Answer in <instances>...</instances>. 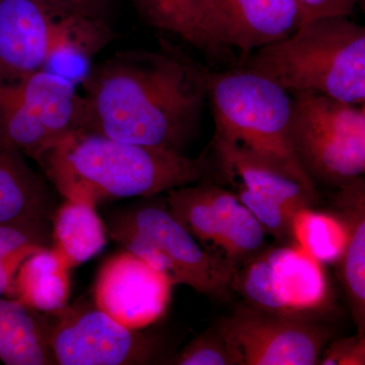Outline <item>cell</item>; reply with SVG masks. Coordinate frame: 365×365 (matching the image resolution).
I'll return each mask as SVG.
<instances>
[{
	"mask_svg": "<svg viewBox=\"0 0 365 365\" xmlns=\"http://www.w3.org/2000/svg\"><path fill=\"white\" fill-rule=\"evenodd\" d=\"M207 67L180 46L115 53L83 81V131L184 153L200 132Z\"/></svg>",
	"mask_w": 365,
	"mask_h": 365,
	"instance_id": "cell-1",
	"label": "cell"
},
{
	"mask_svg": "<svg viewBox=\"0 0 365 365\" xmlns=\"http://www.w3.org/2000/svg\"><path fill=\"white\" fill-rule=\"evenodd\" d=\"M37 163L64 198L95 206L119 199L151 198L202 181L212 170L204 153L191 158L83 130L61 137Z\"/></svg>",
	"mask_w": 365,
	"mask_h": 365,
	"instance_id": "cell-2",
	"label": "cell"
},
{
	"mask_svg": "<svg viewBox=\"0 0 365 365\" xmlns=\"http://www.w3.org/2000/svg\"><path fill=\"white\" fill-rule=\"evenodd\" d=\"M234 66L260 74L287 91L364 105L365 28L350 16H321L284 39L242 55Z\"/></svg>",
	"mask_w": 365,
	"mask_h": 365,
	"instance_id": "cell-3",
	"label": "cell"
},
{
	"mask_svg": "<svg viewBox=\"0 0 365 365\" xmlns=\"http://www.w3.org/2000/svg\"><path fill=\"white\" fill-rule=\"evenodd\" d=\"M215 138L268 169L318 190L295 157L289 134L292 98L270 79L248 69H206Z\"/></svg>",
	"mask_w": 365,
	"mask_h": 365,
	"instance_id": "cell-4",
	"label": "cell"
},
{
	"mask_svg": "<svg viewBox=\"0 0 365 365\" xmlns=\"http://www.w3.org/2000/svg\"><path fill=\"white\" fill-rule=\"evenodd\" d=\"M165 205V202H163ZM108 237L167 275L173 287L184 284L199 294L225 299L234 271L209 253L173 217L167 207L143 203L112 216Z\"/></svg>",
	"mask_w": 365,
	"mask_h": 365,
	"instance_id": "cell-5",
	"label": "cell"
},
{
	"mask_svg": "<svg viewBox=\"0 0 365 365\" xmlns=\"http://www.w3.org/2000/svg\"><path fill=\"white\" fill-rule=\"evenodd\" d=\"M288 93L292 148L314 186L336 190L364 176V104H349L309 91Z\"/></svg>",
	"mask_w": 365,
	"mask_h": 365,
	"instance_id": "cell-6",
	"label": "cell"
},
{
	"mask_svg": "<svg viewBox=\"0 0 365 365\" xmlns=\"http://www.w3.org/2000/svg\"><path fill=\"white\" fill-rule=\"evenodd\" d=\"M109 24L55 13L32 0H0V68L46 69L55 57L88 59L114 40Z\"/></svg>",
	"mask_w": 365,
	"mask_h": 365,
	"instance_id": "cell-7",
	"label": "cell"
},
{
	"mask_svg": "<svg viewBox=\"0 0 365 365\" xmlns=\"http://www.w3.org/2000/svg\"><path fill=\"white\" fill-rule=\"evenodd\" d=\"M41 318L55 364H148L158 352L157 339L127 328L97 307L74 304Z\"/></svg>",
	"mask_w": 365,
	"mask_h": 365,
	"instance_id": "cell-8",
	"label": "cell"
},
{
	"mask_svg": "<svg viewBox=\"0 0 365 365\" xmlns=\"http://www.w3.org/2000/svg\"><path fill=\"white\" fill-rule=\"evenodd\" d=\"M241 365H314L332 329L312 316L267 313L248 306L218 319Z\"/></svg>",
	"mask_w": 365,
	"mask_h": 365,
	"instance_id": "cell-9",
	"label": "cell"
},
{
	"mask_svg": "<svg viewBox=\"0 0 365 365\" xmlns=\"http://www.w3.org/2000/svg\"><path fill=\"white\" fill-rule=\"evenodd\" d=\"M209 37L230 58L284 39L306 23L297 0H201Z\"/></svg>",
	"mask_w": 365,
	"mask_h": 365,
	"instance_id": "cell-10",
	"label": "cell"
},
{
	"mask_svg": "<svg viewBox=\"0 0 365 365\" xmlns=\"http://www.w3.org/2000/svg\"><path fill=\"white\" fill-rule=\"evenodd\" d=\"M172 287L165 274L125 250L101 268L93 299L98 309L122 325L141 330L167 312Z\"/></svg>",
	"mask_w": 365,
	"mask_h": 365,
	"instance_id": "cell-11",
	"label": "cell"
},
{
	"mask_svg": "<svg viewBox=\"0 0 365 365\" xmlns=\"http://www.w3.org/2000/svg\"><path fill=\"white\" fill-rule=\"evenodd\" d=\"M56 209L44 180L28 165L25 155L0 143V225L24 228L52 248Z\"/></svg>",
	"mask_w": 365,
	"mask_h": 365,
	"instance_id": "cell-12",
	"label": "cell"
},
{
	"mask_svg": "<svg viewBox=\"0 0 365 365\" xmlns=\"http://www.w3.org/2000/svg\"><path fill=\"white\" fill-rule=\"evenodd\" d=\"M275 294L287 314L314 316L328 307L330 287L323 264L299 246L279 244L267 247Z\"/></svg>",
	"mask_w": 365,
	"mask_h": 365,
	"instance_id": "cell-13",
	"label": "cell"
},
{
	"mask_svg": "<svg viewBox=\"0 0 365 365\" xmlns=\"http://www.w3.org/2000/svg\"><path fill=\"white\" fill-rule=\"evenodd\" d=\"M333 203L347 227V242L338 261L339 278L357 332L365 333L364 176L336 189Z\"/></svg>",
	"mask_w": 365,
	"mask_h": 365,
	"instance_id": "cell-14",
	"label": "cell"
},
{
	"mask_svg": "<svg viewBox=\"0 0 365 365\" xmlns=\"http://www.w3.org/2000/svg\"><path fill=\"white\" fill-rule=\"evenodd\" d=\"M215 167L223 180H234L245 187L275 199L292 213L313 208L319 200V190H312L289 178L253 162L213 137Z\"/></svg>",
	"mask_w": 365,
	"mask_h": 365,
	"instance_id": "cell-15",
	"label": "cell"
},
{
	"mask_svg": "<svg viewBox=\"0 0 365 365\" xmlns=\"http://www.w3.org/2000/svg\"><path fill=\"white\" fill-rule=\"evenodd\" d=\"M97 206L66 199L52 220V249L69 269L97 256L107 245V227L98 216Z\"/></svg>",
	"mask_w": 365,
	"mask_h": 365,
	"instance_id": "cell-16",
	"label": "cell"
},
{
	"mask_svg": "<svg viewBox=\"0 0 365 365\" xmlns=\"http://www.w3.org/2000/svg\"><path fill=\"white\" fill-rule=\"evenodd\" d=\"M69 270L54 249L31 255L16 271L14 299L38 313L59 311L71 294Z\"/></svg>",
	"mask_w": 365,
	"mask_h": 365,
	"instance_id": "cell-17",
	"label": "cell"
},
{
	"mask_svg": "<svg viewBox=\"0 0 365 365\" xmlns=\"http://www.w3.org/2000/svg\"><path fill=\"white\" fill-rule=\"evenodd\" d=\"M211 196L220 227L217 255L235 273L246 262L267 248V234L232 190L210 182Z\"/></svg>",
	"mask_w": 365,
	"mask_h": 365,
	"instance_id": "cell-18",
	"label": "cell"
},
{
	"mask_svg": "<svg viewBox=\"0 0 365 365\" xmlns=\"http://www.w3.org/2000/svg\"><path fill=\"white\" fill-rule=\"evenodd\" d=\"M139 18L151 28L176 36L213 63L234 59L209 37L204 26L201 0H131Z\"/></svg>",
	"mask_w": 365,
	"mask_h": 365,
	"instance_id": "cell-19",
	"label": "cell"
},
{
	"mask_svg": "<svg viewBox=\"0 0 365 365\" xmlns=\"http://www.w3.org/2000/svg\"><path fill=\"white\" fill-rule=\"evenodd\" d=\"M0 361L7 365L55 364L40 314L6 297H0Z\"/></svg>",
	"mask_w": 365,
	"mask_h": 365,
	"instance_id": "cell-20",
	"label": "cell"
},
{
	"mask_svg": "<svg viewBox=\"0 0 365 365\" xmlns=\"http://www.w3.org/2000/svg\"><path fill=\"white\" fill-rule=\"evenodd\" d=\"M56 141L24 101L18 73L0 68V143L37 162Z\"/></svg>",
	"mask_w": 365,
	"mask_h": 365,
	"instance_id": "cell-21",
	"label": "cell"
},
{
	"mask_svg": "<svg viewBox=\"0 0 365 365\" xmlns=\"http://www.w3.org/2000/svg\"><path fill=\"white\" fill-rule=\"evenodd\" d=\"M165 194L163 202L173 217L202 248L218 256L222 222L213 204L210 182L202 180L195 184L170 190Z\"/></svg>",
	"mask_w": 365,
	"mask_h": 365,
	"instance_id": "cell-22",
	"label": "cell"
},
{
	"mask_svg": "<svg viewBox=\"0 0 365 365\" xmlns=\"http://www.w3.org/2000/svg\"><path fill=\"white\" fill-rule=\"evenodd\" d=\"M292 242L322 264H337L347 242V227L337 213L299 209L292 222Z\"/></svg>",
	"mask_w": 365,
	"mask_h": 365,
	"instance_id": "cell-23",
	"label": "cell"
},
{
	"mask_svg": "<svg viewBox=\"0 0 365 365\" xmlns=\"http://www.w3.org/2000/svg\"><path fill=\"white\" fill-rule=\"evenodd\" d=\"M232 186V192L254 217L258 220L266 234L279 244L292 242V222L294 213L275 199L263 195L245 187L234 180H225Z\"/></svg>",
	"mask_w": 365,
	"mask_h": 365,
	"instance_id": "cell-24",
	"label": "cell"
},
{
	"mask_svg": "<svg viewBox=\"0 0 365 365\" xmlns=\"http://www.w3.org/2000/svg\"><path fill=\"white\" fill-rule=\"evenodd\" d=\"M173 365H241L237 353L225 338L217 323L199 334L189 344L168 359Z\"/></svg>",
	"mask_w": 365,
	"mask_h": 365,
	"instance_id": "cell-25",
	"label": "cell"
},
{
	"mask_svg": "<svg viewBox=\"0 0 365 365\" xmlns=\"http://www.w3.org/2000/svg\"><path fill=\"white\" fill-rule=\"evenodd\" d=\"M321 365H364L365 333L357 332L352 337L340 338L327 344L322 352Z\"/></svg>",
	"mask_w": 365,
	"mask_h": 365,
	"instance_id": "cell-26",
	"label": "cell"
},
{
	"mask_svg": "<svg viewBox=\"0 0 365 365\" xmlns=\"http://www.w3.org/2000/svg\"><path fill=\"white\" fill-rule=\"evenodd\" d=\"M55 13L108 23L115 0H32Z\"/></svg>",
	"mask_w": 365,
	"mask_h": 365,
	"instance_id": "cell-27",
	"label": "cell"
},
{
	"mask_svg": "<svg viewBox=\"0 0 365 365\" xmlns=\"http://www.w3.org/2000/svg\"><path fill=\"white\" fill-rule=\"evenodd\" d=\"M360 0H297L306 21L329 16H351Z\"/></svg>",
	"mask_w": 365,
	"mask_h": 365,
	"instance_id": "cell-28",
	"label": "cell"
},
{
	"mask_svg": "<svg viewBox=\"0 0 365 365\" xmlns=\"http://www.w3.org/2000/svg\"><path fill=\"white\" fill-rule=\"evenodd\" d=\"M18 269L13 267L0 256V297L14 299V278Z\"/></svg>",
	"mask_w": 365,
	"mask_h": 365,
	"instance_id": "cell-29",
	"label": "cell"
}]
</instances>
